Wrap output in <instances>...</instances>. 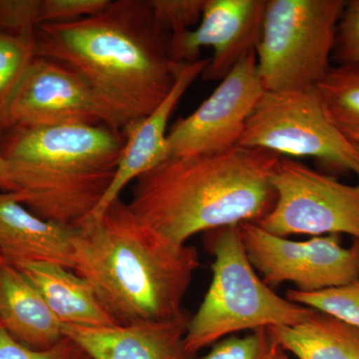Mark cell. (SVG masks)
<instances>
[{
  "mask_svg": "<svg viewBox=\"0 0 359 359\" xmlns=\"http://www.w3.org/2000/svg\"><path fill=\"white\" fill-rule=\"evenodd\" d=\"M35 54L83 77L117 118L123 134L173 88L182 65L156 26L149 0H116L100 13L34 32Z\"/></svg>",
  "mask_w": 359,
  "mask_h": 359,
  "instance_id": "cell-1",
  "label": "cell"
},
{
  "mask_svg": "<svg viewBox=\"0 0 359 359\" xmlns=\"http://www.w3.org/2000/svg\"><path fill=\"white\" fill-rule=\"evenodd\" d=\"M201 266L199 252L151 228L121 198L78 228L72 271L119 325L175 320Z\"/></svg>",
  "mask_w": 359,
  "mask_h": 359,
  "instance_id": "cell-2",
  "label": "cell"
},
{
  "mask_svg": "<svg viewBox=\"0 0 359 359\" xmlns=\"http://www.w3.org/2000/svg\"><path fill=\"white\" fill-rule=\"evenodd\" d=\"M280 157L236 146L166 158L135 181L128 205L144 223L180 245L202 231L257 224L275 204L273 176Z\"/></svg>",
  "mask_w": 359,
  "mask_h": 359,
  "instance_id": "cell-3",
  "label": "cell"
},
{
  "mask_svg": "<svg viewBox=\"0 0 359 359\" xmlns=\"http://www.w3.org/2000/svg\"><path fill=\"white\" fill-rule=\"evenodd\" d=\"M1 144L11 196L41 218L79 228L107 193L126 138L106 125L18 127Z\"/></svg>",
  "mask_w": 359,
  "mask_h": 359,
  "instance_id": "cell-4",
  "label": "cell"
},
{
  "mask_svg": "<svg viewBox=\"0 0 359 359\" xmlns=\"http://www.w3.org/2000/svg\"><path fill=\"white\" fill-rule=\"evenodd\" d=\"M212 282L190 318L184 344L195 355L210 344L245 330L290 327L316 309L276 294L256 273L245 252L238 224L215 230Z\"/></svg>",
  "mask_w": 359,
  "mask_h": 359,
  "instance_id": "cell-5",
  "label": "cell"
},
{
  "mask_svg": "<svg viewBox=\"0 0 359 359\" xmlns=\"http://www.w3.org/2000/svg\"><path fill=\"white\" fill-rule=\"evenodd\" d=\"M344 0H268L256 47L264 92L313 88L330 69Z\"/></svg>",
  "mask_w": 359,
  "mask_h": 359,
  "instance_id": "cell-6",
  "label": "cell"
},
{
  "mask_svg": "<svg viewBox=\"0 0 359 359\" xmlns=\"http://www.w3.org/2000/svg\"><path fill=\"white\" fill-rule=\"evenodd\" d=\"M238 146L313 157L359 177V149L328 120L314 88L264 92Z\"/></svg>",
  "mask_w": 359,
  "mask_h": 359,
  "instance_id": "cell-7",
  "label": "cell"
},
{
  "mask_svg": "<svg viewBox=\"0 0 359 359\" xmlns=\"http://www.w3.org/2000/svg\"><path fill=\"white\" fill-rule=\"evenodd\" d=\"M273 186L275 204L257 223L264 231L285 238L346 233L359 241V184L347 185L282 156Z\"/></svg>",
  "mask_w": 359,
  "mask_h": 359,
  "instance_id": "cell-8",
  "label": "cell"
},
{
  "mask_svg": "<svg viewBox=\"0 0 359 359\" xmlns=\"http://www.w3.org/2000/svg\"><path fill=\"white\" fill-rule=\"evenodd\" d=\"M250 264L269 287L294 283L297 290L318 292L359 278V241L348 248L339 235L290 240L264 231L256 223L238 224Z\"/></svg>",
  "mask_w": 359,
  "mask_h": 359,
  "instance_id": "cell-9",
  "label": "cell"
},
{
  "mask_svg": "<svg viewBox=\"0 0 359 359\" xmlns=\"http://www.w3.org/2000/svg\"><path fill=\"white\" fill-rule=\"evenodd\" d=\"M65 124L106 125L122 132L112 111L83 77L62 63L35 56L13 94L0 130Z\"/></svg>",
  "mask_w": 359,
  "mask_h": 359,
  "instance_id": "cell-10",
  "label": "cell"
},
{
  "mask_svg": "<svg viewBox=\"0 0 359 359\" xmlns=\"http://www.w3.org/2000/svg\"><path fill=\"white\" fill-rule=\"evenodd\" d=\"M264 92L254 51L221 80L197 110L175 123L167 135L166 158L214 154L238 146Z\"/></svg>",
  "mask_w": 359,
  "mask_h": 359,
  "instance_id": "cell-11",
  "label": "cell"
},
{
  "mask_svg": "<svg viewBox=\"0 0 359 359\" xmlns=\"http://www.w3.org/2000/svg\"><path fill=\"white\" fill-rule=\"evenodd\" d=\"M268 0H205L199 25L169 37L170 55L179 65L199 60L201 50L212 55L203 71L207 81L223 80L236 65L256 51Z\"/></svg>",
  "mask_w": 359,
  "mask_h": 359,
  "instance_id": "cell-12",
  "label": "cell"
},
{
  "mask_svg": "<svg viewBox=\"0 0 359 359\" xmlns=\"http://www.w3.org/2000/svg\"><path fill=\"white\" fill-rule=\"evenodd\" d=\"M209 58L184 63L180 68L173 88L151 114L125 133L126 144L114 179L107 193L89 218L79 228L94 223L115 200L125 187L136 181L166 158L168 123L182 97L207 67Z\"/></svg>",
  "mask_w": 359,
  "mask_h": 359,
  "instance_id": "cell-13",
  "label": "cell"
},
{
  "mask_svg": "<svg viewBox=\"0 0 359 359\" xmlns=\"http://www.w3.org/2000/svg\"><path fill=\"white\" fill-rule=\"evenodd\" d=\"M190 318L110 327L63 325L90 359H193L184 344Z\"/></svg>",
  "mask_w": 359,
  "mask_h": 359,
  "instance_id": "cell-14",
  "label": "cell"
},
{
  "mask_svg": "<svg viewBox=\"0 0 359 359\" xmlns=\"http://www.w3.org/2000/svg\"><path fill=\"white\" fill-rule=\"evenodd\" d=\"M78 228L37 216L0 193V259L14 266L52 264L72 271Z\"/></svg>",
  "mask_w": 359,
  "mask_h": 359,
  "instance_id": "cell-15",
  "label": "cell"
},
{
  "mask_svg": "<svg viewBox=\"0 0 359 359\" xmlns=\"http://www.w3.org/2000/svg\"><path fill=\"white\" fill-rule=\"evenodd\" d=\"M0 325L32 348L47 349L65 339L57 320L34 283L0 259Z\"/></svg>",
  "mask_w": 359,
  "mask_h": 359,
  "instance_id": "cell-16",
  "label": "cell"
},
{
  "mask_svg": "<svg viewBox=\"0 0 359 359\" xmlns=\"http://www.w3.org/2000/svg\"><path fill=\"white\" fill-rule=\"evenodd\" d=\"M16 268L34 283L63 325L97 327L119 325L91 285L71 269L39 263Z\"/></svg>",
  "mask_w": 359,
  "mask_h": 359,
  "instance_id": "cell-17",
  "label": "cell"
},
{
  "mask_svg": "<svg viewBox=\"0 0 359 359\" xmlns=\"http://www.w3.org/2000/svg\"><path fill=\"white\" fill-rule=\"evenodd\" d=\"M276 346L299 359H359V330L314 311L309 318L290 327L266 328Z\"/></svg>",
  "mask_w": 359,
  "mask_h": 359,
  "instance_id": "cell-18",
  "label": "cell"
},
{
  "mask_svg": "<svg viewBox=\"0 0 359 359\" xmlns=\"http://www.w3.org/2000/svg\"><path fill=\"white\" fill-rule=\"evenodd\" d=\"M313 88L328 120L358 146L359 65L330 67Z\"/></svg>",
  "mask_w": 359,
  "mask_h": 359,
  "instance_id": "cell-19",
  "label": "cell"
},
{
  "mask_svg": "<svg viewBox=\"0 0 359 359\" xmlns=\"http://www.w3.org/2000/svg\"><path fill=\"white\" fill-rule=\"evenodd\" d=\"M35 54L34 33L0 32V125Z\"/></svg>",
  "mask_w": 359,
  "mask_h": 359,
  "instance_id": "cell-20",
  "label": "cell"
},
{
  "mask_svg": "<svg viewBox=\"0 0 359 359\" xmlns=\"http://www.w3.org/2000/svg\"><path fill=\"white\" fill-rule=\"evenodd\" d=\"M287 299L306 308L330 314L359 330V278L341 287L318 292L289 290Z\"/></svg>",
  "mask_w": 359,
  "mask_h": 359,
  "instance_id": "cell-21",
  "label": "cell"
},
{
  "mask_svg": "<svg viewBox=\"0 0 359 359\" xmlns=\"http://www.w3.org/2000/svg\"><path fill=\"white\" fill-rule=\"evenodd\" d=\"M149 4L156 26L170 37L200 22L205 0H149Z\"/></svg>",
  "mask_w": 359,
  "mask_h": 359,
  "instance_id": "cell-22",
  "label": "cell"
},
{
  "mask_svg": "<svg viewBox=\"0 0 359 359\" xmlns=\"http://www.w3.org/2000/svg\"><path fill=\"white\" fill-rule=\"evenodd\" d=\"M273 342L268 330L259 328L245 337H231L216 342L200 359H271Z\"/></svg>",
  "mask_w": 359,
  "mask_h": 359,
  "instance_id": "cell-23",
  "label": "cell"
},
{
  "mask_svg": "<svg viewBox=\"0 0 359 359\" xmlns=\"http://www.w3.org/2000/svg\"><path fill=\"white\" fill-rule=\"evenodd\" d=\"M0 359H90L72 340H60L47 349L32 348L11 337L0 325Z\"/></svg>",
  "mask_w": 359,
  "mask_h": 359,
  "instance_id": "cell-24",
  "label": "cell"
},
{
  "mask_svg": "<svg viewBox=\"0 0 359 359\" xmlns=\"http://www.w3.org/2000/svg\"><path fill=\"white\" fill-rule=\"evenodd\" d=\"M42 0H0V32L33 34L40 25Z\"/></svg>",
  "mask_w": 359,
  "mask_h": 359,
  "instance_id": "cell-25",
  "label": "cell"
},
{
  "mask_svg": "<svg viewBox=\"0 0 359 359\" xmlns=\"http://www.w3.org/2000/svg\"><path fill=\"white\" fill-rule=\"evenodd\" d=\"M332 57L339 65H359V0L346 1L337 26Z\"/></svg>",
  "mask_w": 359,
  "mask_h": 359,
  "instance_id": "cell-26",
  "label": "cell"
},
{
  "mask_svg": "<svg viewBox=\"0 0 359 359\" xmlns=\"http://www.w3.org/2000/svg\"><path fill=\"white\" fill-rule=\"evenodd\" d=\"M112 0H42L40 25L72 22L100 13Z\"/></svg>",
  "mask_w": 359,
  "mask_h": 359,
  "instance_id": "cell-27",
  "label": "cell"
},
{
  "mask_svg": "<svg viewBox=\"0 0 359 359\" xmlns=\"http://www.w3.org/2000/svg\"><path fill=\"white\" fill-rule=\"evenodd\" d=\"M1 131V130H0ZM9 192L8 166L4 153H2L1 143H0V193Z\"/></svg>",
  "mask_w": 359,
  "mask_h": 359,
  "instance_id": "cell-28",
  "label": "cell"
},
{
  "mask_svg": "<svg viewBox=\"0 0 359 359\" xmlns=\"http://www.w3.org/2000/svg\"><path fill=\"white\" fill-rule=\"evenodd\" d=\"M271 359H290L285 351L280 347L276 346L273 344V353H271Z\"/></svg>",
  "mask_w": 359,
  "mask_h": 359,
  "instance_id": "cell-29",
  "label": "cell"
},
{
  "mask_svg": "<svg viewBox=\"0 0 359 359\" xmlns=\"http://www.w3.org/2000/svg\"><path fill=\"white\" fill-rule=\"evenodd\" d=\"M358 149H359V145L358 146Z\"/></svg>",
  "mask_w": 359,
  "mask_h": 359,
  "instance_id": "cell-30",
  "label": "cell"
}]
</instances>
